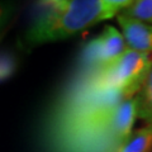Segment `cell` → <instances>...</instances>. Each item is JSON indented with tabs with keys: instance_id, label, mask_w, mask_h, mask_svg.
<instances>
[{
	"instance_id": "1",
	"label": "cell",
	"mask_w": 152,
	"mask_h": 152,
	"mask_svg": "<svg viewBox=\"0 0 152 152\" xmlns=\"http://www.w3.org/2000/svg\"><path fill=\"white\" fill-rule=\"evenodd\" d=\"M136 98L100 93L81 81L52 109L42 127L45 152H114L132 134Z\"/></svg>"
},
{
	"instance_id": "2",
	"label": "cell",
	"mask_w": 152,
	"mask_h": 152,
	"mask_svg": "<svg viewBox=\"0 0 152 152\" xmlns=\"http://www.w3.org/2000/svg\"><path fill=\"white\" fill-rule=\"evenodd\" d=\"M131 0H51L37 4L38 13L24 34L27 46H39L74 36L110 19Z\"/></svg>"
},
{
	"instance_id": "3",
	"label": "cell",
	"mask_w": 152,
	"mask_h": 152,
	"mask_svg": "<svg viewBox=\"0 0 152 152\" xmlns=\"http://www.w3.org/2000/svg\"><path fill=\"white\" fill-rule=\"evenodd\" d=\"M152 65V56L126 50L112 64L91 74H85L81 81L88 88L100 93H121L133 98L141 90Z\"/></svg>"
},
{
	"instance_id": "4",
	"label": "cell",
	"mask_w": 152,
	"mask_h": 152,
	"mask_svg": "<svg viewBox=\"0 0 152 152\" xmlns=\"http://www.w3.org/2000/svg\"><path fill=\"white\" fill-rule=\"evenodd\" d=\"M127 45L123 34L112 26H107L96 38L86 45L83 53L85 74H91L112 64L124 53Z\"/></svg>"
},
{
	"instance_id": "5",
	"label": "cell",
	"mask_w": 152,
	"mask_h": 152,
	"mask_svg": "<svg viewBox=\"0 0 152 152\" xmlns=\"http://www.w3.org/2000/svg\"><path fill=\"white\" fill-rule=\"evenodd\" d=\"M117 20L122 29L128 50L152 55V26L134 18L118 14Z\"/></svg>"
},
{
	"instance_id": "6",
	"label": "cell",
	"mask_w": 152,
	"mask_h": 152,
	"mask_svg": "<svg viewBox=\"0 0 152 152\" xmlns=\"http://www.w3.org/2000/svg\"><path fill=\"white\" fill-rule=\"evenodd\" d=\"M151 150L152 124L132 132V134L114 152H151Z\"/></svg>"
},
{
	"instance_id": "7",
	"label": "cell",
	"mask_w": 152,
	"mask_h": 152,
	"mask_svg": "<svg viewBox=\"0 0 152 152\" xmlns=\"http://www.w3.org/2000/svg\"><path fill=\"white\" fill-rule=\"evenodd\" d=\"M137 117L145 121L147 124H152V65L147 74L145 83L136 96Z\"/></svg>"
},
{
	"instance_id": "8",
	"label": "cell",
	"mask_w": 152,
	"mask_h": 152,
	"mask_svg": "<svg viewBox=\"0 0 152 152\" xmlns=\"http://www.w3.org/2000/svg\"><path fill=\"white\" fill-rule=\"evenodd\" d=\"M121 14L152 26V0H136L129 4Z\"/></svg>"
},
{
	"instance_id": "9",
	"label": "cell",
	"mask_w": 152,
	"mask_h": 152,
	"mask_svg": "<svg viewBox=\"0 0 152 152\" xmlns=\"http://www.w3.org/2000/svg\"><path fill=\"white\" fill-rule=\"evenodd\" d=\"M17 67L15 57L9 53H0V83L8 80Z\"/></svg>"
},
{
	"instance_id": "10",
	"label": "cell",
	"mask_w": 152,
	"mask_h": 152,
	"mask_svg": "<svg viewBox=\"0 0 152 152\" xmlns=\"http://www.w3.org/2000/svg\"><path fill=\"white\" fill-rule=\"evenodd\" d=\"M1 15H3V9H1V7H0V18H1Z\"/></svg>"
}]
</instances>
